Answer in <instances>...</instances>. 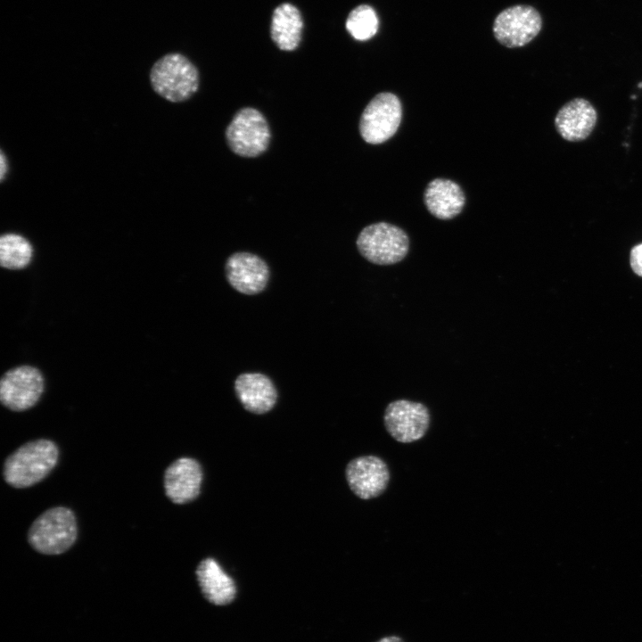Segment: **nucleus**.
Instances as JSON below:
<instances>
[{"label":"nucleus","instance_id":"nucleus-1","mask_svg":"<svg viewBox=\"0 0 642 642\" xmlns=\"http://www.w3.org/2000/svg\"><path fill=\"white\" fill-rule=\"evenodd\" d=\"M58 456V448L50 440L27 442L5 459L4 481L14 488L30 487L48 475L56 465Z\"/></svg>","mask_w":642,"mask_h":642},{"label":"nucleus","instance_id":"nucleus-2","mask_svg":"<svg viewBox=\"0 0 642 642\" xmlns=\"http://www.w3.org/2000/svg\"><path fill=\"white\" fill-rule=\"evenodd\" d=\"M149 80L158 95L171 103H182L197 92L200 76L196 66L186 56L169 53L153 63Z\"/></svg>","mask_w":642,"mask_h":642},{"label":"nucleus","instance_id":"nucleus-3","mask_svg":"<svg viewBox=\"0 0 642 642\" xmlns=\"http://www.w3.org/2000/svg\"><path fill=\"white\" fill-rule=\"evenodd\" d=\"M78 535L74 513L64 506L52 507L42 513L28 532L29 545L44 555H60L75 543Z\"/></svg>","mask_w":642,"mask_h":642},{"label":"nucleus","instance_id":"nucleus-4","mask_svg":"<svg viewBox=\"0 0 642 642\" xmlns=\"http://www.w3.org/2000/svg\"><path fill=\"white\" fill-rule=\"evenodd\" d=\"M356 243L359 253L376 265L398 263L406 257L409 249V239L405 231L386 222L364 227Z\"/></svg>","mask_w":642,"mask_h":642},{"label":"nucleus","instance_id":"nucleus-5","mask_svg":"<svg viewBox=\"0 0 642 642\" xmlns=\"http://www.w3.org/2000/svg\"><path fill=\"white\" fill-rule=\"evenodd\" d=\"M270 128L264 115L252 107L235 112L226 129V140L230 150L245 158L262 154L268 147Z\"/></svg>","mask_w":642,"mask_h":642},{"label":"nucleus","instance_id":"nucleus-6","mask_svg":"<svg viewBox=\"0 0 642 642\" xmlns=\"http://www.w3.org/2000/svg\"><path fill=\"white\" fill-rule=\"evenodd\" d=\"M402 116L399 99L392 93L376 95L366 106L359 119V133L368 144L387 141L398 130Z\"/></svg>","mask_w":642,"mask_h":642},{"label":"nucleus","instance_id":"nucleus-7","mask_svg":"<svg viewBox=\"0 0 642 642\" xmlns=\"http://www.w3.org/2000/svg\"><path fill=\"white\" fill-rule=\"evenodd\" d=\"M430 419L424 404L404 399L390 402L383 415L387 432L400 443L421 440L429 429Z\"/></svg>","mask_w":642,"mask_h":642},{"label":"nucleus","instance_id":"nucleus-8","mask_svg":"<svg viewBox=\"0 0 642 642\" xmlns=\"http://www.w3.org/2000/svg\"><path fill=\"white\" fill-rule=\"evenodd\" d=\"M43 391V375L31 366H21L7 371L0 382L1 402L12 411L20 412L32 407Z\"/></svg>","mask_w":642,"mask_h":642},{"label":"nucleus","instance_id":"nucleus-9","mask_svg":"<svg viewBox=\"0 0 642 642\" xmlns=\"http://www.w3.org/2000/svg\"><path fill=\"white\" fill-rule=\"evenodd\" d=\"M541 26L540 14L534 7L514 5L496 17L493 32L501 45L514 48L530 43L539 33Z\"/></svg>","mask_w":642,"mask_h":642},{"label":"nucleus","instance_id":"nucleus-10","mask_svg":"<svg viewBox=\"0 0 642 642\" xmlns=\"http://www.w3.org/2000/svg\"><path fill=\"white\" fill-rule=\"evenodd\" d=\"M345 476L351 491L365 500L381 496L391 478L385 461L374 455L350 460L346 466Z\"/></svg>","mask_w":642,"mask_h":642},{"label":"nucleus","instance_id":"nucleus-11","mask_svg":"<svg viewBox=\"0 0 642 642\" xmlns=\"http://www.w3.org/2000/svg\"><path fill=\"white\" fill-rule=\"evenodd\" d=\"M229 284L237 292L254 295L261 292L269 279V268L260 257L250 252H235L225 266Z\"/></svg>","mask_w":642,"mask_h":642},{"label":"nucleus","instance_id":"nucleus-12","mask_svg":"<svg viewBox=\"0 0 642 642\" xmlns=\"http://www.w3.org/2000/svg\"><path fill=\"white\" fill-rule=\"evenodd\" d=\"M203 473L200 463L192 457H180L164 473L166 496L175 504H185L200 494Z\"/></svg>","mask_w":642,"mask_h":642},{"label":"nucleus","instance_id":"nucleus-13","mask_svg":"<svg viewBox=\"0 0 642 642\" xmlns=\"http://www.w3.org/2000/svg\"><path fill=\"white\" fill-rule=\"evenodd\" d=\"M235 391L243 407L253 414L270 411L277 400V391L268 376L260 373H243L235 381Z\"/></svg>","mask_w":642,"mask_h":642},{"label":"nucleus","instance_id":"nucleus-14","mask_svg":"<svg viewBox=\"0 0 642 642\" xmlns=\"http://www.w3.org/2000/svg\"><path fill=\"white\" fill-rule=\"evenodd\" d=\"M597 113L593 105L583 98L565 103L557 112L555 124L560 136L570 142L586 139L594 129Z\"/></svg>","mask_w":642,"mask_h":642},{"label":"nucleus","instance_id":"nucleus-15","mask_svg":"<svg viewBox=\"0 0 642 642\" xmlns=\"http://www.w3.org/2000/svg\"><path fill=\"white\" fill-rule=\"evenodd\" d=\"M201 591L215 605H227L236 597L237 588L231 576L210 557L202 560L195 571Z\"/></svg>","mask_w":642,"mask_h":642},{"label":"nucleus","instance_id":"nucleus-16","mask_svg":"<svg viewBox=\"0 0 642 642\" xmlns=\"http://www.w3.org/2000/svg\"><path fill=\"white\" fill-rule=\"evenodd\" d=\"M428 211L440 219H450L458 215L465 198L461 187L452 180L435 178L432 180L424 194Z\"/></svg>","mask_w":642,"mask_h":642},{"label":"nucleus","instance_id":"nucleus-17","mask_svg":"<svg viewBox=\"0 0 642 642\" xmlns=\"http://www.w3.org/2000/svg\"><path fill=\"white\" fill-rule=\"evenodd\" d=\"M302 28L300 12L294 5L284 3L274 10L271 37L281 50L293 51L299 46Z\"/></svg>","mask_w":642,"mask_h":642},{"label":"nucleus","instance_id":"nucleus-18","mask_svg":"<svg viewBox=\"0 0 642 642\" xmlns=\"http://www.w3.org/2000/svg\"><path fill=\"white\" fill-rule=\"evenodd\" d=\"M33 247L24 236L8 233L0 238V263L7 269H21L31 261Z\"/></svg>","mask_w":642,"mask_h":642},{"label":"nucleus","instance_id":"nucleus-19","mask_svg":"<svg viewBox=\"0 0 642 642\" xmlns=\"http://www.w3.org/2000/svg\"><path fill=\"white\" fill-rule=\"evenodd\" d=\"M378 18L374 10L366 4L354 8L346 20L348 32L357 40L373 37L378 30Z\"/></svg>","mask_w":642,"mask_h":642},{"label":"nucleus","instance_id":"nucleus-20","mask_svg":"<svg viewBox=\"0 0 642 642\" xmlns=\"http://www.w3.org/2000/svg\"><path fill=\"white\" fill-rule=\"evenodd\" d=\"M630 265L633 271L642 276V243L636 245L631 250Z\"/></svg>","mask_w":642,"mask_h":642},{"label":"nucleus","instance_id":"nucleus-21","mask_svg":"<svg viewBox=\"0 0 642 642\" xmlns=\"http://www.w3.org/2000/svg\"><path fill=\"white\" fill-rule=\"evenodd\" d=\"M0 163V178L3 182L8 171V161L3 150H1Z\"/></svg>","mask_w":642,"mask_h":642},{"label":"nucleus","instance_id":"nucleus-22","mask_svg":"<svg viewBox=\"0 0 642 642\" xmlns=\"http://www.w3.org/2000/svg\"><path fill=\"white\" fill-rule=\"evenodd\" d=\"M376 642H405V641L399 636L391 635V636L383 637V638H380L379 640H377Z\"/></svg>","mask_w":642,"mask_h":642}]
</instances>
